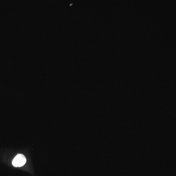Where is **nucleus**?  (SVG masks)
<instances>
[{"label":"nucleus","instance_id":"obj_1","mask_svg":"<svg viewBox=\"0 0 176 176\" xmlns=\"http://www.w3.org/2000/svg\"><path fill=\"white\" fill-rule=\"evenodd\" d=\"M27 160L23 154H18L12 161V165L14 167H21L25 164Z\"/></svg>","mask_w":176,"mask_h":176}]
</instances>
